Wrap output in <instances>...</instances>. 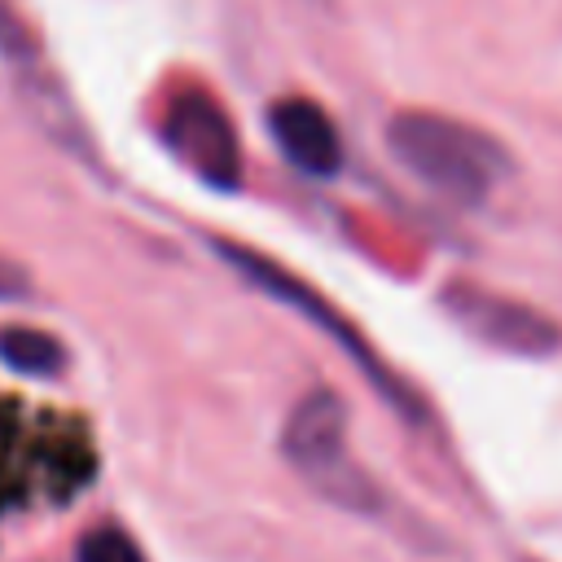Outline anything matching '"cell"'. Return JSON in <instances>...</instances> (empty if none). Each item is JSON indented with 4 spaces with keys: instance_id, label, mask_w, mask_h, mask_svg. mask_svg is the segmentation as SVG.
<instances>
[{
    "instance_id": "cell-1",
    "label": "cell",
    "mask_w": 562,
    "mask_h": 562,
    "mask_svg": "<svg viewBox=\"0 0 562 562\" xmlns=\"http://www.w3.org/2000/svg\"><path fill=\"white\" fill-rule=\"evenodd\" d=\"M386 145L408 176L461 206H479L509 171L505 149L487 132L430 110L395 114L386 123Z\"/></svg>"
},
{
    "instance_id": "cell-2",
    "label": "cell",
    "mask_w": 562,
    "mask_h": 562,
    "mask_svg": "<svg viewBox=\"0 0 562 562\" xmlns=\"http://www.w3.org/2000/svg\"><path fill=\"white\" fill-rule=\"evenodd\" d=\"M281 448L290 457V465L329 501L347 505V509H373L378 492L373 483L351 465L347 457V408L334 391H307L281 435Z\"/></svg>"
},
{
    "instance_id": "cell-3",
    "label": "cell",
    "mask_w": 562,
    "mask_h": 562,
    "mask_svg": "<svg viewBox=\"0 0 562 562\" xmlns=\"http://www.w3.org/2000/svg\"><path fill=\"white\" fill-rule=\"evenodd\" d=\"M220 255H224V259H228V263H233V268H237L255 290H263L268 299L285 303V307H294V312H303L321 334H329V338L342 347V356H347V360H356V369L369 378V386H373V391H378V395H382L400 417H408V422H417V417H422V408H417L413 391H408V386H404V382H400V378H395V373L373 356V347H369V342H364V338H360V334H356V329H351V325H347V321H342V316H338L321 294H312L299 277L281 272L272 259H263V255H255V250H246V246L220 241Z\"/></svg>"
},
{
    "instance_id": "cell-4",
    "label": "cell",
    "mask_w": 562,
    "mask_h": 562,
    "mask_svg": "<svg viewBox=\"0 0 562 562\" xmlns=\"http://www.w3.org/2000/svg\"><path fill=\"white\" fill-rule=\"evenodd\" d=\"M443 307L479 342L514 351V356H553L558 342H562V329L549 316H540L536 307H527L518 299H505V294H492L483 285H470V281L448 285L443 290Z\"/></svg>"
},
{
    "instance_id": "cell-5",
    "label": "cell",
    "mask_w": 562,
    "mask_h": 562,
    "mask_svg": "<svg viewBox=\"0 0 562 562\" xmlns=\"http://www.w3.org/2000/svg\"><path fill=\"white\" fill-rule=\"evenodd\" d=\"M167 140L206 184H215V189L237 184V171H241L237 136H233L228 114L211 97H202V92L176 97L167 110Z\"/></svg>"
},
{
    "instance_id": "cell-6",
    "label": "cell",
    "mask_w": 562,
    "mask_h": 562,
    "mask_svg": "<svg viewBox=\"0 0 562 562\" xmlns=\"http://www.w3.org/2000/svg\"><path fill=\"white\" fill-rule=\"evenodd\" d=\"M268 132H272L281 158L290 167H299L303 176H316V180L338 176V167H342V140H338L334 119L316 101H303V97L277 101L268 110Z\"/></svg>"
},
{
    "instance_id": "cell-7",
    "label": "cell",
    "mask_w": 562,
    "mask_h": 562,
    "mask_svg": "<svg viewBox=\"0 0 562 562\" xmlns=\"http://www.w3.org/2000/svg\"><path fill=\"white\" fill-rule=\"evenodd\" d=\"M0 360L13 373H26V378H53L66 364V347L53 334H44V329L4 325L0 329Z\"/></svg>"
},
{
    "instance_id": "cell-8",
    "label": "cell",
    "mask_w": 562,
    "mask_h": 562,
    "mask_svg": "<svg viewBox=\"0 0 562 562\" xmlns=\"http://www.w3.org/2000/svg\"><path fill=\"white\" fill-rule=\"evenodd\" d=\"M75 562H145V553L132 544L127 531H119V527H97V531H88V536L79 540Z\"/></svg>"
},
{
    "instance_id": "cell-9",
    "label": "cell",
    "mask_w": 562,
    "mask_h": 562,
    "mask_svg": "<svg viewBox=\"0 0 562 562\" xmlns=\"http://www.w3.org/2000/svg\"><path fill=\"white\" fill-rule=\"evenodd\" d=\"M0 57H9V61H31L35 57V35L18 18L13 0H0Z\"/></svg>"
},
{
    "instance_id": "cell-10",
    "label": "cell",
    "mask_w": 562,
    "mask_h": 562,
    "mask_svg": "<svg viewBox=\"0 0 562 562\" xmlns=\"http://www.w3.org/2000/svg\"><path fill=\"white\" fill-rule=\"evenodd\" d=\"M22 294H26V277L0 259V299H22Z\"/></svg>"
}]
</instances>
